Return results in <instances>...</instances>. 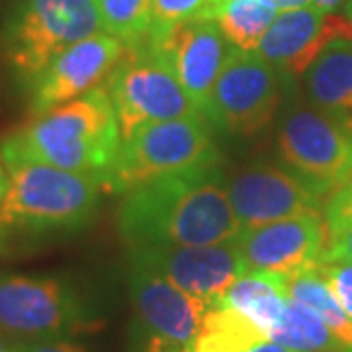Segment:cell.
<instances>
[{
    "instance_id": "obj_10",
    "label": "cell",
    "mask_w": 352,
    "mask_h": 352,
    "mask_svg": "<svg viewBox=\"0 0 352 352\" xmlns=\"http://www.w3.org/2000/svg\"><path fill=\"white\" fill-rule=\"evenodd\" d=\"M280 98L276 69L256 51L235 50L215 80L204 113L227 131L251 138L270 126Z\"/></svg>"
},
{
    "instance_id": "obj_27",
    "label": "cell",
    "mask_w": 352,
    "mask_h": 352,
    "mask_svg": "<svg viewBox=\"0 0 352 352\" xmlns=\"http://www.w3.org/2000/svg\"><path fill=\"white\" fill-rule=\"evenodd\" d=\"M14 352H88L82 344L67 339H43L16 342Z\"/></svg>"
},
{
    "instance_id": "obj_32",
    "label": "cell",
    "mask_w": 352,
    "mask_h": 352,
    "mask_svg": "<svg viewBox=\"0 0 352 352\" xmlns=\"http://www.w3.org/2000/svg\"><path fill=\"white\" fill-rule=\"evenodd\" d=\"M6 188H8V170H4V163L0 161V201L6 194Z\"/></svg>"
},
{
    "instance_id": "obj_18",
    "label": "cell",
    "mask_w": 352,
    "mask_h": 352,
    "mask_svg": "<svg viewBox=\"0 0 352 352\" xmlns=\"http://www.w3.org/2000/svg\"><path fill=\"white\" fill-rule=\"evenodd\" d=\"M217 303L245 315L268 339V333L280 321L288 303L286 276L263 270H247L226 289Z\"/></svg>"
},
{
    "instance_id": "obj_25",
    "label": "cell",
    "mask_w": 352,
    "mask_h": 352,
    "mask_svg": "<svg viewBox=\"0 0 352 352\" xmlns=\"http://www.w3.org/2000/svg\"><path fill=\"white\" fill-rule=\"evenodd\" d=\"M317 270L327 280L335 298L352 321V261L342 256L323 254L317 263Z\"/></svg>"
},
{
    "instance_id": "obj_15",
    "label": "cell",
    "mask_w": 352,
    "mask_h": 352,
    "mask_svg": "<svg viewBox=\"0 0 352 352\" xmlns=\"http://www.w3.org/2000/svg\"><path fill=\"white\" fill-rule=\"evenodd\" d=\"M352 41L349 16L325 14L315 8L280 12L261 39L256 53L280 76L296 78L307 73L314 61L335 43Z\"/></svg>"
},
{
    "instance_id": "obj_33",
    "label": "cell",
    "mask_w": 352,
    "mask_h": 352,
    "mask_svg": "<svg viewBox=\"0 0 352 352\" xmlns=\"http://www.w3.org/2000/svg\"><path fill=\"white\" fill-rule=\"evenodd\" d=\"M12 339H8L2 331H0V352H14L16 342H10Z\"/></svg>"
},
{
    "instance_id": "obj_12",
    "label": "cell",
    "mask_w": 352,
    "mask_h": 352,
    "mask_svg": "<svg viewBox=\"0 0 352 352\" xmlns=\"http://www.w3.org/2000/svg\"><path fill=\"white\" fill-rule=\"evenodd\" d=\"M227 196L241 229L321 214L323 198L284 166L251 164L227 180Z\"/></svg>"
},
{
    "instance_id": "obj_21",
    "label": "cell",
    "mask_w": 352,
    "mask_h": 352,
    "mask_svg": "<svg viewBox=\"0 0 352 352\" xmlns=\"http://www.w3.org/2000/svg\"><path fill=\"white\" fill-rule=\"evenodd\" d=\"M276 16V10L261 0H221L212 12V20L237 50L256 51Z\"/></svg>"
},
{
    "instance_id": "obj_35",
    "label": "cell",
    "mask_w": 352,
    "mask_h": 352,
    "mask_svg": "<svg viewBox=\"0 0 352 352\" xmlns=\"http://www.w3.org/2000/svg\"><path fill=\"white\" fill-rule=\"evenodd\" d=\"M340 352H352V346H349V349H342Z\"/></svg>"
},
{
    "instance_id": "obj_3",
    "label": "cell",
    "mask_w": 352,
    "mask_h": 352,
    "mask_svg": "<svg viewBox=\"0 0 352 352\" xmlns=\"http://www.w3.org/2000/svg\"><path fill=\"white\" fill-rule=\"evenodd\" d=\"M8 188L0 201V252L14 243L71 233L92 221L100 204L102 178L50 164L6 166Z\"/></svg>"
},
{
    "instance_id": "obj_17",
    "label": "cell",
    "mask_w": 352,
    "mask_h": 352,
    "mask_svg": "<svg viewBox=\"0 0 352 352\" xmlns=\"http://www.w3.org/2000/svg\"><path fill=\"white\" fill-rule=\"evenodd\" d=\"M305 88L315 108L352 131V45L335 43L323 51L307 69Z\"/></svg>"
},
{
    "instance_id": "obj_2",
    "label": "cell",
    "mask_w": 352,
    "mask_h": 352,
    "mask_svg": "<svg viewBox=\"0 0 352 352\" xmlns=\"http://www.w3.org/2000/svg\"><path fill=\"white\" fill-rule=\"evenodd\" d=\"M122 147V133L104 87L61 104L10 131L0 141L4 166L50 164L71 173L104 176Z\"/></svg>"
},
{
    "instance_id": "obj_13",
    "label": "cell",
    "mask_w": 352,
    "mask_h": 352,
    "mask_svg": "<svg viewBox=\"0 0 352 352\" xmlns=\"http://www.w3.org/2000/svg\"><path fill=\"white\" fill-rule=\"evenodd\" d=\"M247 270L294 276L315 268L329 245L323 214L289 217L252 229H243L235 239Z\"/></svg>"
},
{
    "instance_id": "obj_6",
    "label": "cell",
    "mask_w": 352,
    "mask_h": 352,
    "mask_svg": "<svg viewBox=\"0 0 352 352\" xmlns=\"http://www.w3.org/2000/svg\"><path fill=\"white\" fill-rule=\"evenodd\" d=\"M104 32L94 0H20L6 30V55L30 87L59 53Z\"/></svg>"
},
{
    "instance_id": "obj_19",
    "label": "cell",
    "mask_w": 352,
    "mask_h": 352,
    "mask_svg": "<svg viewBox=\"0 0 352 352\" xmlns=\"http://www.w3.org/2000/svg\"><path fill=\"white\" fill-rule=\"evenodd\" d=\"M264 340L266 335L245 315L214 303L201 319L192 352H247Z\"/></svg>"
},
{
    "instance_id": "obj_5",
    "label": "cell",
    "mask_w": 352,
    "mask_h": 352,
    "mask_svg": "<svg viewBox=\"0 0 352 352\" xmlns=\"http://www.w3.org/2000/svg\"><path fill=\"white\" fill-rule=\"evenodd\" d=\"M104 88L118 118L122 141L149 124L204 116L147 41L126 45V53L104 80Z\"/></svg>"
},
{
    "instance_id": "obj_22",
    "label": "cell",
    "mask_w": 352,
    "mask_h": 352,
    "mask_svg": "<svg viewBox=\"0 0 352 352\" xmlns=\"http://www.w3.org/2000/svg\"><path fill=\"white\" fill-rule=\"evenodd\" d=\"M268 340H274L294 352L342 351L331 329L314 311L292 300H288L280 321L268 333Z\"/></svg>"
},
{
    "instance_id": "obj_11",
    "label": "cell",
    "mask_w": 352,
    "mask_h": 352,
    "mask_svg": "<svg viewBox=\"0 0 352 352\" xmlns=\"http://www.w3.org/2000/svg\"><path fill=\"white\" fill-rule=\"evenodd\" d=\"M145 41L204 112L217 76L235 51L219 25L210 18H192L151 30Z\"/></svg>"
},
{
    "instance_id": "obj_24",
    "label": "cell",
    "mask_w": 352,
    "mask_h": 352,
    "mask_svg": "<svg viewBox=\"0 0 352 352\" xmlns=\"http://www.w3.org/2000/svg\"><path fill=\"white\" fill-rule=\"evenodd\" d=\"M221 0H153L151 30H163L192 18H210Z\"/></svg>"
},
{
    "instance_id": "obj_29",
    "label": "cell",
    "mask_w": 352,
    "mask_h": 352,
    "mask_svg": "<svg viewBox=\"0 0 352 352\" xmlns=\"http://www.w3.org/2000/svg\"><path fill=\"white\" fill-rule=\"evenodd\" d=\"M268 8L276 12H289V10H300L311 4V0H261Z\"/></svg>"
},
{
    "instance_id": "obj_16",
    "label": "cell",
    "mask_w": 352,
    "mask_h": 352,
    "mask_svg": "<svg viewBox=\"0 0 352 352\" xmlns=\"http://www.w3.org/2000/svg\"><path fill=\"white\" fill-rule=\"evenodd\" d=\"M133 258L157 268L175 286L208 305L247 272L235 241L204 247H151L133 251Z\"/></svg>"
},
{
    "instance_id": "obj_1",
    "label": "cell",
    "mask_w": 352,
    "mask_h": 352,
    "mask_svg": "<svg viewBox=\"0 0 352 352\" xmlns=\"http://www.w3.org/2000/svg\"><path fill=\"white\" fill-rule=\"evenodd\" d=\"M118 229L131 251L221 245L243 231L219 164L159 176L127 190L118 208Z\"/></svg>"
},
{
    "instance_id": "obj_23",
    "label": "cell",
    "mask_w": 352,
    "mask_h": 352,
    "mask_svg": "<svg viewBox=\"0 0 352 352\" xmlns=\"http://www.w3.org/2000/svg\"><path fill=\"white\" fill-rule=\"evenodd\" d=\"M102 28L126 45L145 41L153 25V0H94Z\"/></svg>"
},
{
    "instance_id": "obj_7",
    "label": "cell",
    "mask_w": 352,
    "mask_h": 352,
    "mask_svg": "<svg viewBox=\"0 0 352 352\" xmlns=\"http://www.w3.org/2000/svg\"><path fill=\"white\" fill-rule=\"evenodd\" d=\"M284 168L323 200L352 178V131L319 108H292L278 129Z\"/></svg>"
},
{
    "instance_id": "obj_20",
    "label": "cell",
    "mask_w": 352,
    "mask_h": 352,
    "mask_svg": "<svg viewBox=\"0 0 352 352\" xmlns=\"http://www.w3.org/2000/svg\"><path fill=\"white\" fill-rule=\"evenodd\" d=\"M286 296L292 302L300 303L314 311L335 335L342 349L352 346V321L335 298L327 280L315 268L286 278Z\"/></svg>"
},
{
    "instance_id": "obj_30",
    "label": "cell",
    "mask_w": 352,
    "mask_h": 352,
    "mask_svg": "<svg viewBox=\"0 0 352 352\" xmlns=\"http://www.w3.org/2000/svg\"><path fill=\"white\" fill-rule=\"evenodd\" d=\"M342 2H346V0H311V8L319 10V12L333 14L342 6Z\"/></svg>"
},
{
    "instance_id": "obj_9",
    "label": "cell",
    "mask_w": 352,
    "mask_h": 352,
    "mask_svg": "<svg viewBox=\"0 0 352 352\" xmlns=\"http://www.w3.org/2000/svg\"><path fill=\"white\" fill-rule=\"evenodd\" d=\"M129 289L139 327V352H192L210 305L138 258H131Z\"/></svg>"
},
{
    "instance_id": "obj_8",
    "label": "cell",
    "mask_w": 352,
    "mask_h": 352,
    "mask_svg": "<svg viewBox=\"0 0 352 352\" xmlns=\"http://www.w3.org/2000/svg\"><path fill=\"white\" fill-rule=\"evenodd\" d=\"M88 329L87 309L65 280L0 270V331L8 339H65Z\"/></svg>"
},
{
    "instance_id": "obj_34",
    "label": "cell",
    "mask_w": 352,
    "mask_h": 352,
    "mask_svg": "<svg viewBox=\"0 0 352 352\" xmlns=\"http://www.w3.org/2000/svg\"><path fill=\"white\" fill-rule=\"evenodd\" d=\"M344 10H346V16L352 20V0H346V2H344Z\"/></svg>"
},
{
    "instance_id": "obj_31",
    "label": "cell",
    "mask_w": 352,
    "mask_h": 352,
    "mask_svg": "<svg viewBox=\"0 0 352 352\" xmlns=\"http://www.w3.org/2000/svg\"><path fill=\"white\" fill-rule=\"evenodd\" d=\"M247 352H294L286 349V346H282V344H278L274 340H264L261 344H256V346H252Z\"/></svg>"
},
{
    "instance_id": "obj_14",
    "label": "cell",
    "mask_w": 352,
    "mask_h": 352,
    "mask_svg": "<svg viewBox=\"0 0 352 352\" xmlns=\"http://www.w3.org/2000/svg\"><path fill=\"white\" fill-rule=\"evenodd\" d=\"M126 53V43L96 34L59 53L30 85V112L41 116L100 87Z\"/></svg>"
},
{
    "instance_id": "obj_28",
    "label": "cell",
    "mask_w": 352,
    "mask_h": 352,
    "mask_svg": "<svg viewBox=\"0 0 352 352\" xmlns=\"http://www.w3.org/2000/svg\"><path fill=\"white\" fill-rule=\"evenodd\" d=\"M325 254L352 261V221L329 229V245Z\"/></svg>"
},
{
    "instance_id": "obj_26",
    "label": "cell",
    "mask_w": 352,
    "mask_h": 352,
    "mask_svg": "<svg viewBox=\"0 0 352 352\" xmlns=\"http://www.w3.org/2000/svg\"><path fill=\"white\" fill-rule=\"evenodd\" d=\"M323 215L329 229L352 221V178L333 196H329Z\"/></svg>"
},
{
    "instance_id": "obj_4",
    "label": "cell",
    "mask_w": 352,
    "mask_h": 352,
    "mask_svg": "<svg viewBox=\"0 0 352 352\" xmlns=\"http://www.w3.org/2000/svg\"><path fill=\"white\" fill-rule=\"evenodd\" d=\"M208 164H219V151L206 116L149 124L122 141L116 161L102 176V188L126 194L153 178Z\"/></svg>"
}]
</instances>
